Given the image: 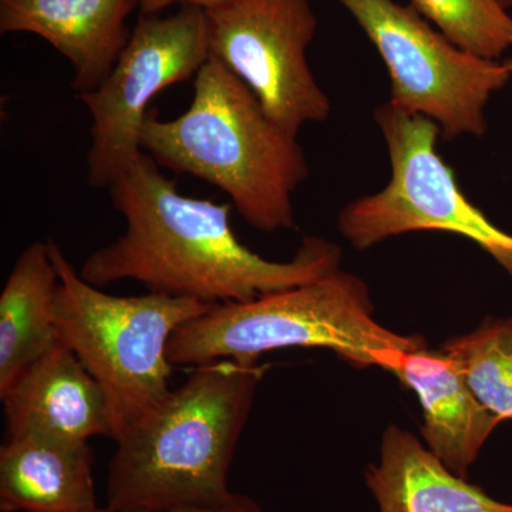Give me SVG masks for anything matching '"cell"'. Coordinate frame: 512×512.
<instances>
[{
  "mask_svg": "<svg viewBox=\"0 0 512 512\" xmlns=\"http://www.w3.org/2000/svg\"><path fill=\"white\" fill-rule=\"evenodd\" d=\"M375 120L389 151L390 180L340 211V234L357 251H366L407 232H451L493 256L512 278V235L458 187L453 168L437 153L439 126L389 101L377 107Z\"/></svg>",
  "mask_w": 512,
  "mask_h": 512,
  "instance_id": "cell-6",
  "label": "cell"
},
{
  "mask_svg": "<svg viewBox=\"0 0 512 512\" xmlns=\"http://www.w3.org/2000/svg\"><path fill=\"white\" fill-rule=\"evenodd\" d=\"M501 3H503V5L505 6V8H507L508 5H510V3L512 2V0H500Z\"/></svg>",
  "mask_w": 512,
  "mask_h": 512,
  "instance_id": "cell-22",
  "label": "cell"
},
{
  "mask_svg": "<svg viewBox=\"0 0 512 512\" xmlns=\"http://www.w3.org/2000/svg\"><path fill=\"white\" fill-rule=\"evenodd\" d=\"M8 437L64 441L113 439L109 400L97 380L62 340L0 394Z\"/></svg>",
  "mask_w": 512,
  "mask_h": 512,
  "instance_id": "cell-10",
  "label": "cell"
},
{
  "mask_svg": "<svg viewBox=\"0 0 512 512\" xmlns=\"http://www.w3.org/2000/svg\"><path fill=\"white\" fill-rule=\"evenodd\" d=\"M505 66H507L508 72H510V74H511V79H512V59H511V60H508V62H507V63H505Z\"/></svg>",
  "mask_w": 512,
  "mask_h": 512,
  "instance_id": "cell-21",
  "label": "cell"
},
{
  "mask_svg": "<svg viewBox=\"0 0 512 512\" xmlns=\"http://www.w3.org/2000/svg\"><path fill=\"white\" fill-rule=\"evenodd\" d=\"M210 59L207 13L183 5L173 15L138 18L109 76L76 94L92 116L87 184L107 188L141 151L148 104L158 93L197 76Z\"/></svg>",
  "mask_w": 512,
  "mask_h": 512,
  "instance_id": "cell-8",
  "label": "cell"
},
{
  "mask_svg": "<svg viewBox=\"0 0 512 512\" xmlns=\"http://www.w3.org/2000/svg\"><path fill=\"white\" fill-rule=\"evenodd\" d=\"M410 5L473 55L498 60L512 49V16L500 0H410Z\"/></svg>",
  "mask_w": 512,
  "mask_h": 512,
  "instance_id": "cell-17",
  "label": "cell"
},
{
  "mask_svg": "<svg viewBox=\"0 0 512 512\" xmlns=\"http://www.w3.org/2000/svg\"><path fill=\"white\" fill-rule=\"evenodd\" d=\"M126 232L84 259L79 274L97 288L138 282L147 292L220 305L316 281L340 268L342 251L305 237L289 261H269L239 241L232 204L184 195L144 151L109 184Z\"/></svg>",
  "mask_w": 512,
  "mask_h": 512,
  "instance_id": "cell-1",
  "label": "cell"
},
{
  "mask_svg": "<svg viewBox=\"0 0 512 512\" xmlns=\"http://www.w3.org/2000/svg\"><path fill=\"white\" fill-rule=\"evenodd\" d=\"M336 2L386 64L389 103L434 121L444 140L485 136V107L511 80L505 63L454 45L412 5L394 0Z\"/></svg>",
  "mask_w": 512,
  "mask_h": 512,
  "instance_id": "cell-7",
  "label": "cell"
},
{
  "mask_svg": "<svg viewBox=\"0 0 512 512\" xmlns=\"http://www.w3.org/2000/svg\"><path fill=\"white\" fill-rule=\"evenodd\" d=\"M229 2H234V0H137V5L143 15H157L161 10L170 8L174 3H180L181 6H198V8L204 10H210L227 5Z\"/></svg>",
  "mask_w": 512,
  "mask_h": 512,
  "instance_id": "cell-19",
  "label": "cell"
},
{
  "mask_svg": "<svg viewBox=\"0 0 512 512\" xmlns=\"http://www.w3.org/2000/svg\"><path fill=\"white\" fill-rule=\"evenodd\" d=\"M47 242L59 274V339L106 393L116 440L170 392L168 345L175 330L215 305L154 292L110 295L84 281L55 239Z\"/></svg>",
  "mask_w": 512,
  "mask_h": 512,
  "instance_id": "cell-5",
  "label": "cell"
},
{
  "mask_svg": "<svg viewBox=\"0 0 512 512\" xmlns=\"http://www.w3.org/2000/svg\"><path fill=\"white\" fill-rule=\"evenodd\" d=\"M190 107L174 120L148 113L141 151L161 168L215 185L249 227L295 228L293 194L309 177L298 136L279 127L247 84L210 56Z\"/></svg>",
  "mask_w": 512,
  "mask_h": 512,
  "instance_id": "cell-2",
  "label": "cell"
},
{
  "mask_svg": "<svg viewBox=\"0 0 512 512\" xmlns=\"http://www.w3.org/2000/svg\"><path fill=\"white\" fill-rule=\"evenodd\" d=\"M89 441L8 437L0 447V511L80 512L99 507Z\"/></svg>",
  "mask_w": 512,
  "mask_h": 512,
  "instance_id": "cell-14",
  "label": "cell"
},
{
  "mask_svg": "<svg viewBox=\"0 0 512 512\" xmlns=\"http://www.w3.org/2000/svg\"><path fill=\"white\" fill-rule=\"evenodd\" d=\"M265 367L217 360L192 367L117 437L106 478V507L120 512L217 500Z\"/></svg>",
  "mask_w": 512,
  "mask_h": 512,
  "instance_id": "cell-3",
  "label": "cell"
},
{
  "mask_svg": "<svg viewBox=\"0 0 512 512\" xmlns=\"http://www.w3.org/2000/svg\"><path fill=\"white\" fill-rule=\"evenodd\" d=\"M288 348L329 349L352 366L386 369L397 353L424 349L426 340L377 323L366 282L339 268L254 301L215 305L175 330L168 359L190 367L258 363L265 353Z\"/></svg>",
  "mask_w": 512,
  "mask_h": 512,
  "instance_id": "cell-4",
  "label": "cell"
},
{
  "mask_svg": "<svg viewBox=\"0 0 512 512\" xmlns=\"http://www.w3.org/2000/svg\"><path fill=\"white\" fill-rule=\"evenodd\" d=\"M441 352L485 409L501 421L512 420V318H487L473 332L448 339Z\"/></svg>",
  "mask_w": 512,
  "mask_h": 512,
  "instance_id": "cell-16",
  "label": "cell"
},
{
  "mask_svg": "<svg viewBox=\"0 0 512 512\" xmlns=\"http://www.w3.org/2000/svg\"><path fill=\"white\" fill-rule=\"evenodd\" d=\"M57 286L49 242H33L16 259L0 293V394L60 342Z\"/></svg>",
  "mask_w": 512,
  "mask_h": 512,
  "instance_id": "cell-15",
  "label": "cell"
},
{
  "mask_svg": "<svg viewBox=\"0 0 512 512\" xmlns=\"http://www.w3.org/2000/svg\"><path fill=\"white\" fill-rule=\"evenodd\" d=\"M379 512H512V504L457 476L402 427L384 430L379 461L366 470Z\"/></svg>",
  "mask_w": 512,
  "mask_h": 512,
  "instance_id": "cell-13",
  "label": "cell"
},
{
  "mask_svg": "<svg viewBox=\"0 0 512 512\" xmlns=\"http://www.w3.org/2000/svg\"><path fill=\"white\" fill-rule=\"evenodd\" d=\"M80 512H113V511H110L109 508H107V507H104V508L96 507V508H92V510H86V511H80Z\"/></svg>",
  "mask_w": 512,
  "mask_h": 512,
  "instance_id": "cell-20",
  "label": "cell"
},
{
  "mask_svg": "<svg viewBox=\"0 0 512 512\" xmlns=\"http://www.w3.org/2000/svg\"><path fill=\"white\" fill-rule=\"evenodd\" d=\"M137 0H0V33L45 39L73 69L76 94L109 76L131 32L126 20Z\"/></svg>",
  "mask_w": 512,
  "mask_h": 512,
  "instance_id": "cell-11",
  "label": "cell"
},
{
  "mask_svg": "<svg viewBox=\"0 0 512 512\" xmlns=\"http://www.w3.org/2000/svg\"><path fill=\"white\" fill-rule=\"evenodd\" d=\"M210 56L238 76L265 113L293 136L332 113L308 49L318 32L309 0H234L205 10Z\"/></svg>",
  "mask_w": 512,
  "mask_h": 512,
  "instance_id": "cell-9",
  "label": "cell"
},
{
  "mask_svg": "<svg viewBox=\"0 0 512 512\" xmlns=\"http://www.w3.org/2000/svg\"><path fill=\"white\" fill-rule=\"evenodd\" d=\"M423 407L426 446L457 476L467 478L485 441L501 420L485 409L458 367L443 352L417 349L397 353L387 362Z\"/></svg>",
  "mask_w": 512,
  "mask_h": 512,
  "instance_id": "cell-12",
  "label": "cell"
},
{
  "mask_svg": "<svg viewBox=\"0 0 512 512\" xmlns=\"http://www.w3.org/2000/svg\"><path fill=\"white\" fill-rule=\"evenodd\" d=\"M120 512H264L261 505L247 494L231 493L217 500L195 501L170 505L163 508H141V510H128Z\"/></svg>",
  "mask_w": 512,
  "mask_h": 512,
  "instance_id": "cell-18",
  "label": "cell"
}]
</instances>
